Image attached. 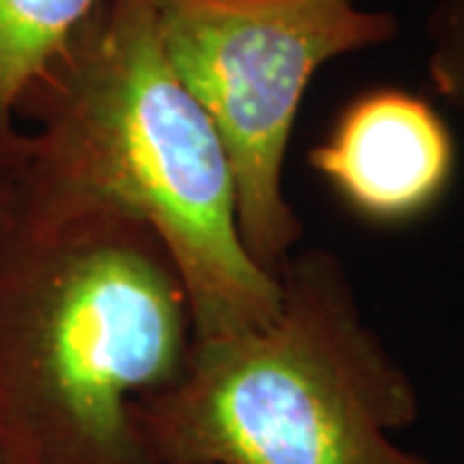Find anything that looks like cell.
Wrapping results in <instances>:
<instances>
[{
  "mask_svg": "<svg viewBox=\"0 0 464 464\" xmlns=\"http://www.w3.org/2000/svg\"><path fill=\"white\" fill-rule=\"evenodd\" d=\"M8 212L34 222L132 217L155 232L188 295L194 335L261 325L279 282L237 227L227 152L168 60L155 0H109L72 65L34 101Z\"/></svg>",
  "mask_w": 464,
  "mask_h": 464,
  "instance_id": "6da1fadb",
  "label": "cell"
},
{
  "mask_svg": "<svg viewBox=\"0 0 464 464\" xmlns=\"http://www.w3.org/2000/svg\"><path fill=\"white\" fill-rule=\"evenodd\" d=\"M194 317L132 217H0V464H155L137 402L181 374Z\"/></svg>",
  "mask_w": 464,
  "mask_h": 464,
  "instance_id": "7a4b0ae2",
  "label": "cell"
},
{
  "mask_svg": "<svg viewBox=\"0 0 464 464\" xmlns=\"http://www.w3.org/2000/svg\"><path fill=\"white\" fill-rule=\"evenodd\" d=\"M261 325L194 335L181 374L137 402L155 464H433L402 449L420 402L331 250L289 256Z\"/></svg>",
  "mask_w": 464,
  "mask_h": 464,
  "instance_id": "3957f363",
  "label": "cell"
},
{
  "mask_svg": "<svg viewBox=\"0 0 464 464\" xmlns=\"http://www.w3.org/2000/svg\"><path fill=\"white\" fill-rule=\"evenodd\" d=\"M155 16L227 152L243 243L276 276L302 237L284 163L304 91L325 63L390 42L398 21L353 0H155Z\"/></svg>",
  "mask_w": 464,
  "mask_h": 464,
  "instance_id": "277c9868",
  "label": "cell"
},
{
  "mask_svg": "<svg viewBox=\"0 0 464 464\" xmlns=\"http://www.w3.org/2000/svg\"><path fill=\"white\" fill-rule=\"evenodd\" d=\"M310 166L351 212L377 225H402L447 194L454 137L426 99L377 88L341 111L328 137L310 150Z\"/></svg>",
  "mask_w": 464,
  "mask_h": 464,
  "instance_id": "5b68a950",
  "label": "cell"
},
{
  "mask_svg": "<svg viewBox=\"0 0 464 464\" xmlns=\"http://www.w3.org/2000/svg\"><path fill=\"white\" fill-rule=\"evenodd\" d=\"M109 0H0V183L11 188L26 111L72 65Z\"/></svg>",
  "mask_w": 464,
  "mask_h": 464,
  "instance_id": "8992f818",
  "label": "cell"
},
{
  "mask_svg": "<svg viewBox=\"0 0 464 464\" xmlns=\"http://www.w3.org/2000/svg\"><path fill=\"white\" fill-rule=\"evenodd\" d=\"M433 88L464 111V0H439L429 21Z\"/></svg>",
  "mask_w": 464,
  "mask_h": 464,
  "instance_id": "52a82bcc",
  "label": "cell"
},
{
  "mask_svg": "<svg viewBox=\"0 0 464 464\" xmlns=\"http://www.w3.org/2000/svg\"><path fill=\"white\" fill-rule=\"evenodd\" d=\"M5 207H8V186L0 183V217L5 212Z\"/></svg>",
  "mask_w": 464,
  "mask_h": 464,
  "instance_id": "ba28073f",
  "label": "cell"
}]
</instances>
